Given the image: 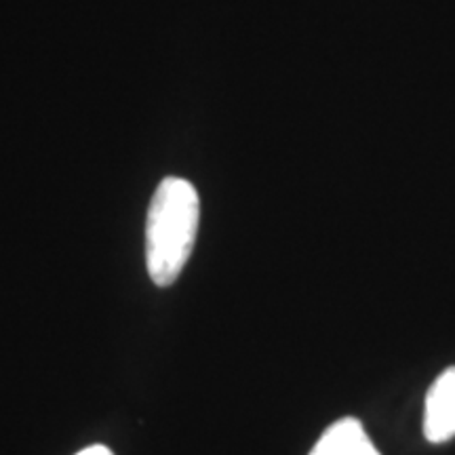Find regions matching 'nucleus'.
<instances>
[{"label":"nucleus","mask_w":455,"mask_h":455,"mask_svg":"<svg viewBox=\"0 0 455 455\" xmlns=\"http://www.w3.org/2000/svg\"><path fill=\"white\" fill-rule=\"evenodd\" d=\"M201 201L188 180L164 178L152 196L146 221V261L158 287L178 281L196 243Z\"/></svg>","instance_id":"f257e3e1"},{"label":"nucleus","mask_w":455,"mask_h":455,"mask_svg":"<svg viewBox=\"0 0 455 455\" xmlns=\"http://www.w3.org/2000/svg\"><path fill=\"white\" fill-rule=\"evenodd\" d=\"M424 435L430 443H445L455 436V367L432 384L426 398Z\"/></svg>","instance_id":"f03ea898"},{"label":"nucleus","mask_w":455,"mask_h":455,"mask_svg":"<svg viewBox=\"0 0 455 455\" xmlns=\"http://www.w3.org/2000/svg\"><path fill=\"white\" fill-rule=\"evenodd\" d=\"M310 455H379L358 419L346 418L335 422L318 439Z\"/></svg>","instance_id":"7ed1b4c3"},{"label":"nucleus","mask_w":455,"mask_h":455,"mask_svg":"<svg viewBox=\"0 0 455 455\" xmlns=\"http://www.w3.org/2000/svg\"><path fill=\"white\" fill-rule=\"evenodd\" d=\"M76 455H114V453L108 447H104V445H93V447L84 449V451L76 453Z\"/></svg>","instance_id":"20e7f679"}]
</instances>
